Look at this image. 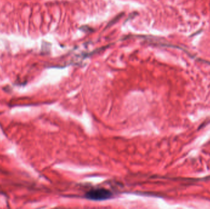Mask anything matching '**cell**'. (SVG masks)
Masks as SVG:
<instances>
[{
	"mask_svg": "<svg viewBox=\"0 0 210 209\" xmlns=\"http://www.w3.org/2000/svg\"><path fill=\"white\" fill-rule=\"evenodd\" d=\"M112 193L104 188L91 189L85 194V197L92 201H103L112 197Z\"/></svg>",
	"mask_w": 210,
	"mask_h": 209,
	"instance_id": "cell-1",
	"label": "cell"
}]
</instances>
